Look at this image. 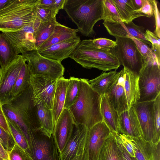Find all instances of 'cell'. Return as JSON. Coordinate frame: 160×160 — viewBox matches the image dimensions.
I'll return each instance as SVG.
<instances>
[{
	"mask_svg": "<svg viewBox=\"0 0 160 160\" xmlns=\"http://www.w3.org/2000/svg\"><path fill=\"white\" fill-rule=\"evenodd\" d=\"M69 58L83 68L105 72L116 70L121 65L113 49L99 48L91 39L81 41Z\"/></svg>",
	"mask_w": 160,
	"mask_h": 160,
	"instance_id": "cell-4",
	"label": "cell"
},
{
	"mask_svg": "<svg viewBox=\"0 0 160 160\" xmlns=\"http://www.w3.org/2000/svg\"><path fill=\"white\" fill-rule=\"evenodd\" d=\"M116 70L102 73L95 78L88 80L92 88L101 96L107 94L113 84L117 76Z\"/></svg>",
	"mask_w": 160,
	"mask_h": 160,
	"instance_id": "cell-26",
	"label": "cell"
},
{
	"mask_svg": "<svg viewBox=\"0 0 160 160\" xmlns=\"http://www.w3.org/2000/svg\"><path fill=\"white\" fill-rule=\"evenodd\" d=\"M0 142L8 152L11 150L15 143L12 135L0 127Z\"/></svg>",
	"mask_w": 160,
	"mask_h": 160,
	"instance_id": "cell-41",
	"label": "cell"
},
{
	"mask_svg": "<svg viewBox=\"0 0 160 160\" xmlns=\"http://www.w3.org/2000/svg\"><path fill=\"white\" fill-rule=\"evenodd\" d=\"M120 159H121V160H123V159L122 158V157H121V156H120Z\"/></svg>",
	"mask_w": 160,
	"mask_h": 160,
	"instance_id": "cell-54",
	"label": "cell"
},
{
	"mask_svg": "<svg viewBox=\"0 0 160 160\" xmlns=\"http://www.w3.org/2000/svg\"><path fill=\"white\" fill-rule=\"evenodd\" d=\"M138 76L140 97L137 102L154 101L160 94V66L151 60L145 61Z\"/></svg>",
	"mask_w": 160,
	"mask_h": 160,
	"instance_id": "cell-6",
	"label": "cell"
},
{
	"mask_svg": "<svg viewBox=\"0 0 160 160\" xmlns=\"http://www.w3.org/2000/svg\"><path fill=\"white\" fill-rule=\"evenodd\" d=\"M32 160H60L58 148L52 136L43 134L40 129L29 131Z\"/></svg>",
	"mask_w": 160,
	"mask_h": 160,
	"instance_id": "cell-9",
	"label": "cell"
},
{
	"mask_svg": "<svg viewBox=\"0 0 160 160\" xmlns=\"http://www.w3.org/2000/svg\"><path fill=\"white\" fill-rule=\"evenodd\" d=\"M3 105L0 102V127L11 134L8 121L2 109Z\"/></svg>",
	"mask_w": 160,
	"mask_h": 160,
	"instance_id": "cell-47",
	"label": "cell"
},
{
	"mask_svg": "<svg viewBox=\"0 0 160 160\" xmlns=\"http://www.w3.org/2000/svg\"><path fill=\"white\" fill-rule=\"evenodd\" d=\"M79 160H89L88 152L86 148L83 154L81 155Z\"/></svg>",
	"mask_w": 160,
	"mask_h": 160,
	"instance_id": "cell-52",
	"label": "cell"
},
{
	"mask_svg": "<svg viewBox=\"0 0 160 160\" xmlns=\"http://www.w3.org/2000/svg\"><path fill=\"white\" fill-rule=\"evenodd\" d=\"M122 69L123 86L129 109L139 98L138 76L125 68Z\"/></svg>",
	"mask_w": 160,
	"mask_h": 160,
	"instance_id": "cell-22",
	"label": "cell"
},
{
	"mask_svg": "<svg viewBox=\"0 0 160 160\" xmlns=\"http://www.w3.org/2000/svg\"><path fill=\"white\" fill-rule=\"evenodd\" d=\"M63 9L78 32L86 37H95L94 26L103 19L102 0H66Z\"/></svg>",
	"mask_w": 160,
	"mask_h": 160,
	"instance_id": "cell-3",
	"label": "cell"
},
{
	"mask_svg": "<svg viewBox=\"0 0 160 160\" xmlns=\"http://www.w3.org/2000/svg\"><path fill=\"white\" fill-rule=\"evenodd\" d=\"M118 124L119 133L134 138L142 136L138 118L132 106L118 115Z\"/></svg>",
	"mask_w": 160,
	"mask_h": 160,
	"instance_id": "cell-19",
	"label": "cell"
},
{
	"mask_svg": "<svg viewBox=\"0 0 160 160\" xmlns=\"http://www.w3.org/2000/svg\"><path fill=\"white\" fill-rule=\"evenodd\" d=\"M154 6L153 16L155 18V28L154 33L158 38H160V14L158 6V2L152 0Z\"/></svg>",
	"mask_w": 160,
	"mask_h": 160,
	"instance_id": "cell-45",
	"label": "cell"
},
{
	"mask_svg": "<svg viewBox=\"0 0 160 160\" xmlns=\"http://www.w3.org/2000/svg\"><path fill=\"white\" fill-rule=\"evenodd\" d=\"M8 154L9 160H32L30 155L16 142Z\"/></svg>",
	"mask_w": 160,
	"mask_h": 160,
	"instance_id": "cell-40",
	"label": "cell"
},
{
	"mask_svg": "<svg viewBox=\"0 0 160 160\" xmlns=\"http://www.w3.org/2000/svg\"><path fill=\"white\" fill-rule=\"evenodd\" d=\"M115 138L119 153L123 160H137L135 157L131 156L119 141Z\"/></svg>",
	"mask_w": 160,
	"mask_h": 160,
	"instance_id": "cell-46",
	"label": "cell"
},
{
	"mask_svg": "<svg viewBox=\"0 0 160 160\" xmlns=\"http://www.w3.org/2000/svg\"><path fill=\"white\" fill-rule=\"evenodd\" d=\"M24 62L16 82L13 91V98L19 95L30 86V78L32 75L28 64Z\"/></svg>",
	"mask_w": 160,
	"mask_h": 160,
	"instance_id": "cell-32",
	"label": "cell"
},
{
	"mask_svg": "<svg viewBox=\"0 0 160 160\" xmlns=\"http://www.w3.org/2000/svg\"><path fill=\"white\" fill-rule=\"evenodd\" d=\"M143 14L144 16L150 18L153 15L154 6L152 0H142L141 7L135 11Z\"/></svg>",
	"mask_w": 160,
	"mask_h": 160,
	"instance_id": "cell-44",
	"label": "cell"
},
{
	"mask_svg": "<svg viewBox=\"0 0 160 160\" xmlns=\"http://www.w3.org/2000/svg\"><path fill=\"white\" fill-rule=\"evenodd\" d=\"M81 41L80 37L77 36L38 51L43 57L61 62L63 60L69 57Z\"/></svg>",
	"mask_w": 160,
	"mask_h": 160,
	"instance_id": "cell-18",
	"label": "cell"
},
{
	"mask_svg": "<svg viewBox=\"0 0 160 160\" xmlns=\"http://www.w3.org/2000/svg\"><path fill=\"white\" fill-rule=\"evenodd\" d=\"M59 10L53 8L39 5L36 8L37 17L43 23L50 22L56 18Z\"/></svg>",
	"mask_w": 160,
	"mask_h": 160,
	"instance_id": "cell-37",
	"label": "cell"
},
{
	"mask_svg": "<svg viewBox=\"0 0 160 160\" xmlns=\"http://www.w3.org/2000/svg\"><path fill=\"white\" fill-rule=\"evenodd\" d=\"M122 22L129 23L135 18L144 16L142 14L135 12L132 0H112Z\"/></svg>",
	"mask_w": 160,
	"mask_h": 160,
	"instance_id": "cell-30",
	"label": "cell"
},
{
	"mask_svg": "<svg viewBox=\"0 0 160 160\" xmlns=\"http://www.w3.org/2000/svg\"><path fill=\"white\" fill-rule=\"evenodd\" d=\"M132 1L135 11L139 9L141 7L142 0H132Z\"/></svg>",
	"mask_w": 160,
	"mask_h": 160,
	"instance_id": "cell-50",
	"label": "cell"
},
{
	"mask_svg": "<svg viewBox=\"0 0 160 160\" xmlns=\"http://www.w3.org/2000/svg\"><path fill=\"white\" fill-rule=\"evenodd\" d=\"M100 111L103 121L114 133H118V114L107 94L101 96Z\"/></svg>",
	"mask_w": 160,
	"mask_h": 160,
	"instance_id": "cell-23",
	"label": "cell"
},
{
	"mask_svg": "<svg viewBox=\"0 0 160 160\" xmlns=\"http://www.w3.org/2000/svg\"><path fill=\"white\" fill-rule=\"evenodd\" d=\"M111 132L103 121L97 123L88 130L85 148L89 160H99L102 147Z\"/></svg>",
	"mask_w": 160,
	"mask_h": 160,
	"instance_id": "cell-12",
	"label": "cell"
},
{
	"mask_svg": "<svg viewBox=\"0 0 160 160\" xmlns=\"http://www.w3.org/2000/svg\"><path fill=\"white\" fill-rule=\"evenodd\" d=\"M39 0H11L0 10V31L18 30L34 22L37 18Z\"/></svg>",
	"mask_w": 160,
	"mask_h": 160,
	"instance_id": "cell-5",
	"label": "cell"
},
{
	"mask_svg": "<svg viewBox=\"0 0 160 160\" xmlns=\"http://www.w3.org/2000/svg\"><path fill=\"white\" fill-rule=\"evenodd\" d=\"M58 23L55 18L47 22L43 23L41 22L34 23L35 44L36 50H38L51 36Z\"/></svg>",
	"mask_w": 160,
	"mask_h": 160,
	"instance_id": "cell-29",
	"label": "cell"
},
{
	"mask_svg": "<svg viewBox=\"0 0 160 160\" xmlns=\"http://www.w3.org/2000/svg\"><path fill=\"white\" fill-rule=\"evenodd\" d=\"M128 38H131L135 43L137 48L143 57L144 61L150 59L154 61L159 66L160 63L157 60L155 55L149 47V45L143 42L129 36Z\"/></svg>",
	"mask_w": 160,
	"mask_h": 160,
	"instance_id": "cell-38",
	"label": "cell"
},
{
	"mask_svg": "<svg viewBox=\"0 0 160 160\" xmlns=\"http://www.w3.org/2000/svg\"><path fill=\"white\" fill-rule=\"evenodd\" d=\"M115 134L111 132L102 147L99 160H121Z\"/></svg>",
	"mask_w": 160,
	"mask_h": 160,
	"instance_id": "cell-31",
	"label": "cell"
},
{
	"mask_svg": "<svg viewBox=\"0 0 160 160\" xmlns=\"http://www.w3.org/2000/svg\"><path fill=\"white\" fill-rule=\"evenodd\" d=\"M42 133L48 137L52 136L54 125L52 110L47 108L42 102L34 105Z\"/></svg>",
	"mask_w": 160,
	"mask_h": 160,
	"instance_id": "cell-27",
	"label": "cell"
},
{
	"mask_svg": "<svg viewBox=\"0 0 160 160\" xmlns=\"http://www.w3.org/2000/svg\"><path fill=\"white\" fill-rule=\"evenodd\" d=\"M68 80L63 76L57 80L52 110L54 125L64 108Z\"/></svg>",
	"mask_w": 160,
	"mask_h": 160,
	"instance_id": "cell-24",
	"label": "cell"
},
{
	"mask_svg": "<svg viewBox=\"0 0 160 160\" xmlns=\"http://www.w3.org/2000/svg\"><path fill=\"white\" fill-rule=\"evenodd\" d=\"M115 38L117 45L113 50L120 65L138 75L145 61L135 43L130 38Z\"/></svg>",
	"mask_w": 160,
	"mask_h": 160,
	"instance_id": "cell-7",
	"label": "cell"
},
{
	"mask_svg": "<svg viewBox=\"0 0 160 160\" xmlns=\"http://www.w3.org/2000/svg\"><path fill=\"white\" fill-rule=\"evenodd\" d=\"M93 43L99 48L110 50L115 48L117 45L116 41L103 38L92 39Z\"/></svg>",
	"mask_w": 160,
	"mask_h": 160,
	"instance_id": "cell-43",
	"label": "cell"
},
{
	"mask_svg": "<svg viewBox=\"0 0 160 160\" xmlns=\"http://www.w3.org/2000/svg\"><path fill=\"white\" fill-rule=\"evenodd\" d=\"M146 39L151 44V48L156 58L160 63V39L154 33L148 29L146 30L144 34Z\"/></svg>",
	"mask_w": 160,
	"mask_h": 160,
	"instance_id": "cell-39",
	"label": "cell"
},
{
	"mask_svg": "<svg viewBox=\"0 0 160 160\" xmlns=\"http://www.w3.org/2000/svg\"><path fill=\"white\" fill-rule=\"evenodd\" d=\"M103 24L108 33L115 37L128 38L131 36L139 39L149 46L151 45L144 37L145 28L136 25L132 22L127 24H121L104 21Z\"/></svg>",
	"mask_w": 160,
	"mask_h": 160,
	"instance_id": "cell-17",
	"label": "cell"
},
{
	"mask_svg": "<svg viewBox=\"0 0 160 160\" xmlns=\"http://www.w3.org/2000/svg\"><path fill=\"white\" fill-rule=\"evenodd\" d=\"M22 55L27 60L32 75H42L56 80L63 77L65 68L61 62L43 57L37 50Z\"/></svg>",
	"mask_w": 160,
	"mask_h": 160,
	"instance_id": "cell-8",
	"label": "cell"
},
{
	"mask_svg": "<svg viewBox=\"0 0 160 160\" xmlns=\"http://www.w3.org/2000/svg\"><path fill=\"white\" fill-rule=\"evenodd\" d=\"M152 117L155 128V135L151 141L157 143L160 141V94L154 101Z\"/></svg>",
	"mask_w": 160,
	"mask_h": 160,
	"instance_id": "cell-35",
	"label": "cell"
},
{
	"mask_svg": "<svg viewBox=\"0 0 160 160\" xmlns=\"http://www.w3.org/2000/svg\"><path fill=\"white\" fill-rule=\"evenodd\" d=\"M115 137L124 147L129 155L132 157H135L134 147L129 136L118 133L115 134Z\"/></svg>",
	"mask_w": 160,
	"mask_h": 160,
	"instance_id": "cell-42",
	"label": "cell"
},
{
	"mask_svg": "<svg viewBox=\"0 0 160 160\" xmlns=\"http://www.w3.org/2000/svg\"><path fill=\"white\" fill-rule=\"evenodd\" d=\"M19 53L5 34L0 33V65L7 67L18 57Z\"/></svg>",
	"mask_w": 160,
	"mask_h": 160,
	"instance_id": "cell-28",
	"label": "cell"
},
{
	"mask_svg": "<svg viewBox=\"0 0 160 160\" xmlns=\"http://www.w3.org/2000/svg\"><path fill=\"white\" fill-rule=\"evenodd\" d=\"M31 85L9 102L3 104V111L8 121L20 131L30 146L29 131L40 129V125L32 99Z\"/></svg>",
	"mask_w": 160,
	"mask_h": 160,
	"instance_id": "cell-1",
	"label": "cell"
},
{
	"mask_svg": "<svg viewBox=\"0 0 160 160\" xmlns=\"http://www.w3.org/2000/svg\"><path fill=\"white\" fill-rule=\"evenodd\" d=\"M88 80L80 79L78 98L69 109L75 125H84L89 129L103 119L100 111L101 96L90 87Z\"/></svg>",
	"mask_w": 160,
	"mask_h": 160,
	"instance_id": "cell-2",
	"label": "cell"
},
{
	"mask_svg": "<svg viewBox=\"0 0 160 160\" xmlns=\"http://www.w3.org/2000/svg\"><path fill=\"white\" fill-rule=\"evenodd\" d=\"M66 0H54L56 8L59 10L63 9Z\"/></svg>",
	"mask_w": 160,
	"mask_h": 160,
	"instance_id": "cell-49",
	"label": "cell"
},
{
	"mask_svg": "<svg viewBox=\"0 0 160 160\" xmlns=\"http://www.w3.org/2000/svg\"><path fill=\"white\" fill-rule=\"evenodd\" d=\"M129 137L133 144L137 160H160V142L153 143L145 140L142 136Z\"/></svg>",
	"mask_w": 160,
	"mask_h": 160,
	"instance_id": "cell-20",
	"label": "cell"
},
{
	"mask_svg": "<svg viewBox=\"0 0 160 160\" xmlns=\"http://www.w3.org/2000/svg\"><path fill=\"white\" fill-rule=\"evenodd\" d=\"M80 89V79L71 77L68 79L64 108L69 109L76 101Z\"/></svg>",
	"mask_w": 160,
	"mask_h": 160,
	"instance_id": "cell-33",
	"label": "cell"
},
{
	"mask_svg": "<svg viewBox=\"0 0 160 160\" xmlns=\"http://www.w3.org/2000/svg\"><path fill=\"white\" fill-rule=\"evenodd\" d=\"M38 4L42 6L50 7L57 9L55 7L54 0H39Z\"/></svg>",
	"mask_w": 160,
	"mask_h": 160,
	"instance_id": "cell-48",
	"label": "cell"
},
{
	"mask_svg": "<svg viewBox=\"0 0 160 160\" xmlns=\"http://www.w3.org/2000/svg\"><path fill=\"white\" fill-rule=\"evenodd\" d=\"M80 156L81 155L77 156L71 160H79Z\"/></svg>",
	"mask_w": 160,
	"mask_h": 160,
	"instance_id": "cell-53",
	"label": "cell"
},
{
	"mask_svg": "<svg viewBox=\"0 0 160 160\" xmlns=\"http://www.w3.org/2000/svg\"><path fill=\"white\" fill-rule=\"evenodd\" d=\"M88 130L84 125H75L71 136L62 151L59 153L60 160H71L83 154Z\"/></svg>",
	"mask_w": 160,
	"mask_h": 160,
	"instance_id": "cell-14",
	"label": "cell"
},
{
	"mask_svg": "<svg viewBox=\"0 0 160 160\" xmlns=\"http://www.w3.org/2000/svg\"><path fill=\"white\" fill-rule=\"evenodd\" d=\"M78 29H73L58 22L49 38L41 46L38 51H41L52 45L76 37Z\"/></svg>",
	"mask_w": 160,
	"mask_h": 160,
	"instance_id": "cell-25",
	"label": "cell"
},
{
	"mask_svg": "<svg viewBox=\"0 0 160 160\" xmlns=\"http://www.w3.org/2000/svg\"><path fill=\"white\" fill-rule=\"evenodd\" d=\"M26 59L21 54L7 67L0 69V102L7 103L13 99L12 92L20 71Z\"/></svg>",
	"mask_w": 160,
	"mask_h": 160,
	"instance_id": "cell-10",
	"label": "cell"
},
{
	"mask_svg": "<svg viewBox=\"0 0 160 160\" xmlns=\"http://www.w3.org/2000/svg\"><path fill=\"white\" fill-rule=\"evenodd\" d=\"M102 7L103 21L123 23L112 0H102Z\"/></svg>",
	"mask_w": 160,
	"mask_h": 160,
	"instance_id": "cell-34",
	"label": "cell"
},
{
	"mask_svg": "<svg viewBox=\"0 0 160 160\" xmlns=\"http://www.w3.org/2000/svg\"><path fill=\"white\" fill-rule=\"evenodd\" d=\"M122 72V69L118 72L117 78L107 94L118 115L128 110L127 99L123 86Z\"/></svg>",
	"mask_w": 160,
	"mask_h": 160,
	"instance_id": "cell-21",
	"label": "cell"
},
{
	"mask_svg": "<svg viewBox=\"0 0 160 160\" xmlns=\"http://www.w3.org/2000/svg\"><path fill=\"white\" fill-rule=\"evenodd\" d=\"M75 125L69 109L63 108L54 125L52 134L59 153L62 151L71 136Z\"/></svg>",
	"mask_w": 160,
	"mask_h": 160,
	"instance_id": "cell-13",
	"label": "cell"
},
{
	"mask_svg": "<svg viewBox=\"0 0 160 160\" xmlns=\"http://www.w3.org/2000/svg\"><path fill=\"white\" fill-rule=\"evenodd\" d=\"M8 123L11 134L15 142H16L31 156L29 145L25 136L12 123L9 121H8Z\"/></svg>",
	"mask_w": 160,
	"mask_h": 160,
	"instance_id": "cell-36",
	"label": "cell"
},
{
	"mask_svg": "<svg viewBox=\"0 0 160 160\" xmlns=\"http://www.w3.org/2000/svg\"><path fill=\"white\" fill-rule=\"evenodd\" d=\"M154 101L137 102L132 106L136 112L142 132L146 141L151 142L155 135V128L152 117Z\"/></svg>",
	"mask_w": 160,
	"mask_h": 160,
	"instance_id": "cell-16",
	"label": "cell"
},
{
	"mask_svg": "<svg viewBox=\"0 0 160 160\" xmlns=\"http://www.w3.org/2000/svg\"><path fill=\"white\" fill-rule=\"evenodd\" d=\"M57 80L42 75H31L30 85L32 89V99L34 106L42 102L47 108L52 110Z\"/></svg>",
	"mask_w": 160,
	"mask_h": 160,
	"instance_id": "cell-11",
	"label": "cell"
},
{
	"mask_svg": "<svg viewBox=\"0 0 160 160\" xmlns=\"http://www.w3.org/2000/svg\"><path fill=\"white\" fill-rule=\"evenodd\" d=\"M34 22L18 30L3 32L11 42L19 54H22L36 50L35 44Z\"/></svg>",
	"mask_w": 160,
	"mask_h": 160,
	"instance_id": "cell-15",
	"label": "cell"
},
{
	"mask_svg": "<svg viewBox=\"0 0 160 160\" xmlns=\"http://www.w3.org/2000/svg\"><path fill=\"white\" fill-rule=\"evenodd\" d=\"M11 0H0V10L3 8Z\"/></svg>",
	"mask_w": 160,
	"mask_h": 160,
	"instance_id": "cell-51",
	"label": "cell"
}]
</instances>
